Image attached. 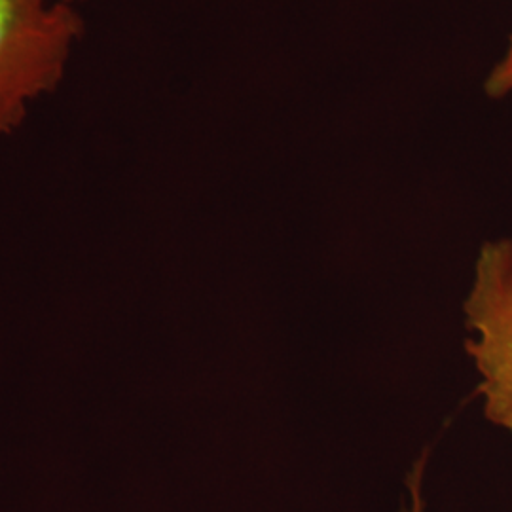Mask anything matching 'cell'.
Wrapping results in <instances>:
<instances>
[{
  "label": "cell",
  "mask_w": 512,
  "mask_h": 512,
  "mask_svg": "<svg viewBox=\"0 0 512 512\" xmlns=\"http://www.w3.org/2000/svg\"><path fill=\"white\" fill-rule=\"evenodd\" d=\"M463 311L484 414L512 437V236L482 245Z\"/></svg>",
  "instance_id": "2"
},
{
  "label": "cell",
  "mask_w": 512,
  "mask_h": 512,
  "mask_svg": "<svg viewBox=\"0 0 512 512\" xmlns=\"http://www.w3.org/2000/svg\"><path fill=\"white\" fill-rule=\"evenodd\" d=\"M71 2H74V4H76V2H80V0H71Z\"/></svg>",
  "instance_id": "5"
},
{
  "label": "cell",
  "mask_w": 512,
  "mask_h": 512,
  "mask_svg": "<svg viewBox=\"0 0 512 512\" xmlns=\"http://www.w3.org/2000/svg\"><path fill=\"white\" fill-rule=\"evenodd\" d=\"M82 35L71 0H0V133L61 86Z\"/></svg>",
  "instance_id": "1"
},
{
  "label": "cell",
  "mask_w": 512,
  "mask_h": 512,
  "mask_svg": "<svg viewBox=\"0 0 512 512\" xmlns=\"http://www.w3.org/2000/svg\"><path fill=\"white\" fill-rule=\"evenodd\" d=\"M423 467L425 459L421 458L412 475L408 476V492H410V505L406 512H423V497H421V480H423Z\"/></svg>",
  "instance_id": "4"
},
{
  "label": "cell",
  "mask_w": 512,
  "mask_h": 512,
  "mask_svg": "<svg viewBox=\"0 0 512 512\" xmlns=\"http://www.w3.org/2000/svg\"><path fill=\"white\" fill-rule=\"evenodd\" d=\"M484 90L494 97V99H503L512 93V35L509 38V48L503 54V57L497 61L494 69L488 74Z\"/></svg>",
  "instance_id": "3"
}]
</instances>
